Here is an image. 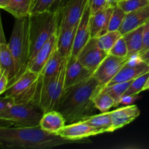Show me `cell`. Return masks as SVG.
<instances>
[{"label":"cell","instance_id":"1","mask_svg":"<svg viewBox=\"0 0 149 149\" xmlns=\"http://www.w3.org/2000/svg\"><path fill=\"white\" fill-rule=\"evenodd\" d=\"M103 87L92 76L79 84L64 89L56 110L63 115L66 125L92 116L96 109L95 97Z\"/></svg>","mask_w":149,"mask_h":149},{"label":"cell","instance_id":"2","mask_svg":"<svg viewBox=\"0 0 149 149\" xmlns=\"http://www.w3.org/2000/svg\"><path fill=\"white\" fill-rule=\"evenodd\" d=\"M74 142L57 134L45 132L39 126L12 127L0 125V148L48 149Z\"/></svg>","mask_w":149,"mask_h":149},{"label":"cell","instance_id":"3","mask_svg":"<svg viewBox=\"0 0 149 149\" xmlns=\"http://www.w3.org/2000/svg\"><path fill=\"white\" fill-rule=\"evenodd\" d=\"M15 19L8 45L15 62L16 74L8 85L26 71L30 55V16L15 17Z\"/></svg>","mask_w":149,"mask_h":149},{"label":"cell","instance_id":"4","mask_svg":"<svg viewBox=\"0 0 149 149\" xmlns=\"http://www.w3.org/2000/svg\"><path fill=\"white\" fill-rule=\"evenodd\" d=\"M30 16V55L29 61L39 48L58 30L61 9L49 10Z\"/></svg>","mask_w":149,"mask_h":149},{"label":"cell","instance_id":"5","mask_svg":"<svg viewBox=\"0 0 149 149\" xmlns=\"http://www.w3.org/2000/svg\"><path fill=\"white\" fill-rule=\"evenodd\" d=\"M69 57L64 58L61 69L57 75L52 77H45L40 74L38 104L43 113L56 110L64 90L65 70Z\"/></svg>","mask_w":149,"mask_h":149},{"label":"cell","instance_id":"6","mask_svg":"<svg viewBox=\"0 0 149 149\" xmlns=\"http://www.w3.org/2000/svg\"><path fill=\"white\" fill-rule=\"evenodd\" d=\"M43 112L39 106L32 103H15L0 113V122L19 127H35L39 126Z\"/></svg>","mask_w":149,"mask_h":149},{"label":"cell","instance_id":"7","mask_svg":"<svg viewBox=\"0 0 149 149\" xmlns=\"http://www.w3.org/2000/svg\"><path fill=\"white\" fill-rule=\"evenodd\" d=\"M130 57L119 58L108 54L93 74V77L103 86H106L129 60Z\"/></svg>","mask_w":149,"mask_h":149},{"label":"cell","instance_id":"8","mask_svg":"<svg viewBox=\"0 0 149 149\" xmlns=\"http://www.w3.org/2000/svg\"><path fill=\"white\" fill-rule=\"evenodd\" d=\"M148 72H149L148 65L143 61L138 54H136L130 57L127 62L122 66L107 85L132 81Z\"/></svg>","mask_w":149,"mask_h":149},{"label":"cell","instance_id":"9","mask_svg":"<svg viewBox=\"0 0 149 149\" xmlns=\"http://www.w3.org/2000/svg\"><path fill=\"white\" fill-rule=\"evenodd\" d=\"M108 54L98 46L97 38H91L79 52L77 59L93 74Z\"/></svg>","mask_w":149,"mask_h":149},{"label":"cell","instance_id":"10","mask_svg":"<svg viewBox=\"0 0 149 149\" xmlns=\"http://www.w3.org/2000/svg\"><path fill=\"white\" fill-rule=\"evenodd\" d=\"M88 0H66L60 7L61 20L59 28H68L79 23Z\"/></svg>","mask_w":149,"mask_h":149},{"label":"cell","instance_id":"11","mask_svg":"<svg viewBox=\"0 0 149 149\" xmlns=\"http://www.w3.org/2000/svg\"><path fill=\"white\" fill-rule=\"evenodd\" d=\"M93 76L91 71L84 66L77 58H68L65 74L64 89L78 84Z\"/></svg>","mask_w":149,"mask_h":149},{"label":"cell","instance_id":"12","mask_svg":"<svg viewBox=\"0 0 149 149\" xmlns=\"http://www.w3.org/2000/svg\"><path fill=\"white\" fill-rule=\"evenodd\" d=\"M58 39V30L39 48L33 58L30 60L28 68L33 72L40 74L54 49L57 47Z\"/></svg>","mask_w":149,"mask_h":149},{"label":"cell","instance_id":"13","mask_svg":"<svg viewBox=\"0 0 149 149\" xmlns=\"http://www.w3.org/2000/svg\"><path fill=\"white\" fill-rule=\"evenodd\" d=\"M115 4L109 2L106 7L90 15V30L91 38H97L109 32L111 16Z\"/></svg>","mask_w":149,"mask_h":149},{"label":"cell","instance_id":"14","mask_svg":"<svg viewBox=\"0 0 149 149\" xmlns=\"http://www.w3.org/2000/svg\"><path fill=\"white\" fill-rule=\"evenodd\" d=\"M39 76L40 74L33 72L28 68L20 77L8 85L4 93V96L12 97L15 100L29 91L31 86L39 79Z\"/></svg>","mask_w":149,"mask_h":149},{"label":"cell","instance_id":"15","mask_svg":"<svg viewBox=\"0 0 149 149\" xmlns=\"http://www.w3.org/2000/svg\"><path fill=\"white\" fill-rule=\"evenodd\" d=\"M90 10L87 4V7L82 15L81 20L77 26V32H76L75 39H74V45H73L72 51L71 56L77 58L78 55L82 48L85 46L86 44L91 39L90 30Z\"/></svg>","mask_w":149,"mask_h":149},{"label":"cell","instance_id":"16","mask_svg":"<svg viewBox=\"0 0 149 149\" xmlns=\"http://www.w3.org/2000/svg\"><path fill=\"white\" fill-rule=\"evenodd\" d=\"M58 135L64 139L77 142L97 134L94 128L92 127L85 121L82 120L65 125Z\"/></svg>","mask_w":149,"mask_h":149},{"label":"cell","instance_id":"17","mask_svg":"<svg viewBox=\"0 0 149 149\" xmlns=\"http://www.w3.org/2000/svg\"><path fill=\"white\" fill-rule=\"evenodd\" d=\"M113 130L124 127L133 122L141 114V111L136 105H128L110 111Z\"/></svg>","mask_w":149,"mask_h":149},{"label":"cell","instance_id":"18","mask_svg":"<svg viewBox=\"0 0 149 149\" xmlns=\"http://www.w3.org/2000/svg\"><path fill=\"white\" fill-rule=\"evenodd\" d=\"M149 21V4L127 13L119 31L122 35L144 26Z\"/></svg>","mask_w":149,"mask_h":149},{"label":"cell","instance_id":"19","mask_svg":"<svg viewBox=\"0 0 149 149\" xmlns=\"http://www.w3.org/2000/svg\"><path fill=\"white\" fill-rule=\"evenodd\" d=\"M78 24L68 28H58L57 49L63 58L71 55Z\"/></svg>","mask_w":149,"mask_h":149},{"label":"cell","instance_id":"20","mask_svg":"<svg viewBox=\"0 0 149 149\" xmlns=\"http://www.w3.org/2000/svg\"><path fill=\"white\" fill-rule=\"evenodd\" d=\"M65 125V119L57 110H52L44 113L39 122V127L44 131L57 135Z\"/></svg>","mask_w":149,"mask_h":149},{"label":"cell","instance_id":"21","mask_svg":"<svg viewBox=\"0 0 149 149\" xmlns=\"http://www.w3.org/2000/svg\"><path fill=\"white\" fill-rule=\"evenodd\" d=\"M0 66L4 74L8 77L10 83L16 74V65L15 59L7 42L0 44Z\"/></svg>","mask_w":149,"mask_h":149},{"label":"cell","instance_id":"22","mask_svg":"<svg viewBox=\"0 0 149 149\" xmlns=\"http://www.w3.org/2000/svg\"><path fill=\"white\" fill-rule=\"evenodd\" d=\"M87 124L94 128L97 134L113 132L110 112H103L100 114L92 115L84 119Z\"/></svg>","mask_w":149,"mask_h":149},{"label":"cell","instance_id":"23","mask_svg":"<svg viewBox=\"0 0 149 149\" xmlns=\"http://www.w3.org/2000/svg\"><path fill=\"white\" fill-rule=\"evenodd\" d=\"M144 26L122 35L127 46L128 57L136 55L143 49Z\"/></svg>","mask_w":149,"mask_h":149},{"label":"cell","instance_id":"24","mask_svg":"<svg viewBox=\"0 0 149 149\" xmlns=\"http://www.w3.org/2000/svg\"><path fill=\"white\" fill-rule=\"evenodd\" d=\"M63 60L64 58L56 47L44 66L40 74L45 77H52L57 75L61 69Z\"/></svg>","mask_w":149,"mask_h":149},{"label":"cell","instance_id":"25","mask_svg":"<svg viewBox=\"0 0 149 149\" xmlns=\"http://www.w3.org/2000/svg\"><path fill=\"white\" fill-rule=\"evenodd\" d=\"M33 0H10L4 10L15 17L28 16L30 14Z\"/></svg>","mask_w":149,"mask_h":149},{"label":"cell","instance_id":"26","mask_svg":"<svg viewBox=\"0 0 149 149\" xmlns=\"http://www.w3.org/2000/svg\"><path fill=\"white\" fill-rule=\"evenodd\" d=\"M94 104L101 113L108 112L112 107H115V101L113 97L106 93L103 88L97 93L94 98Z\"/></svg>","mask_w":149,"mask_h":149},{"label":"cell","instance_id":"27","mask_svg":"<svg viewBox=\"0 0 149 149\" xmlns=\"http://www.w3.org/2000/svg\"><path fill=\"white\" fill-rule=\"evenodd\" d=\"M133 80L126 82H120L116 84H112V85H106L103 87V90L109 93L111 96L113 98L115 101V107L119 105V102L121 97L125 95V92L130 86L131 83Z\"/></svg>","mask_w":149,"mask_h":149},{"label":"cell","instance_id":"28","mask_svg":"<svg viewBox=\"0 0 149 149\" xmlns=\"http://www.w3.org/2000/svg\"><path fill=\"white\" fill-rule=\"evenodd\" d=\"M122 36V33L119 31H109L97 38V45L102 49L109 53L118 39Z\"/></svg>","mask_w":149,"mask_h":149},{"label":"cell","instance_id":"29","mask_svg":"<svg viewBox=\"0 0 149 149\" xmlns=\"http://www.w3.org/2000/svg\"><path fill=\"white\" fill-rule=\"evenodd\" d=\"M126 13L117 5L115 4L113 7V13L111 16L110 23L109 26V31H119L124 21Z\"/></svg>","mask_w":149,"mask_h":149},{"label":"cell","instance_id":"30","mask_svg":"<svg viewBox=\"0 0 149 149\" xmlns=\"http://www.w3.org/2000/svg\"><path fill=\"white\" fill-rule=\"evenodd\" d=\"M149 72L146 73L140 76L138 78L135 79L131 83L130 86L128 87L124 95H138L140 93L143 91L144 85L148 78Z\"/></svg>","mask_w":149,"mask_h":149},{"label":"cell","instance_id":"31","mask_svg":"<svg viewBox=\"0 0 149 149\" xmlns=\"http://www.w3.org/2000/svg\"><path fill=\"white\" fill-rule=\"evenodd\" d=\"M116 4L127 14L148 5L149 1L148 0H122Z\"/></svg>","mask_w":149,"mask_h":149},{"label":"cell","instance_id":"32","mask_svg":"<svg viewBox=\"0 0 149 149\" xmlns=\"http://www.w3.org/2000/svg\"><path fill=\"white\" fill-rule=\"evenodd\" d=\"M55 0H33L29 15L51 10Z\"/></svg>","mask_w":149,"mask_h":149},{"label":"cell","instance_id":"33","mask_svg":"<svg viewBox=\"0 0 149 149\" xmlns=\"http://www.w3.org/2000/svg\"><path fill=\"white\" fill-rule=\"evenodd\" d=\"M109 54L116 57H119V58L128 57L127 46L126 42H125L123 36L118 39L117 42L115 43L113 47L111 48V49L109 51Z\"/></svg>","mask_w":149,"mask_h":149},{"label":"cell","instance_id":"34","mask_svg":"<svg viewBox=\"0 0 149 149\" xmlns=\"http://www.w3.org/2000/svg\"><path fill=\"white\" fill-rule=\"evenodd\" d=\"M109 3V0H88L87 4L90 7V13L93 15L106 7Z\"/></svg>","mask_w":149,"mask_h":149},{"label":"cell","instance_id":"35","mask_svg":"<svg viewBox=\"0 0 149 149\" xmlns=\"http://www.w3.org/2000/svg\"><path fill=\"white\" fill-rule=\"evenodd\" d=\"M15 104V99L12 97L4 96L0 97V113Z\"/></svg>","mask_w":149,"mask_h":149},{"label":"cell","instance_id":"36","mask_svg":"<svg viewBox=\"0 0 149 149\" xmlns=\"http://www.w3.org/2000/svg\"><path fill=\"white\" fill-rule=\"evenodd\" d=\"M149 49V21L144 26L143 29V49L138 54L142 53Z\"/></svg>","mask_w":149,"mask_h":149},{"label":"cell","instance_id":"37","mask_svg":"<svg viewBox=\"0 0 149 149\" xmlns=\"http://www.w3.org/2000/svg\"><path fill=\"white\" fill-rule=\"evenodd\" d=\"M138 98V95H123L119 100V105H132Z\"/></svg>","mask_w":149,"mask_h":149},{"label":"cell","instance_id":"38","mask_svg":"<svg viewBox=\"0 0 149 149\" xmlns=\"http://www.w3.org/2000/svg\"><path fill=\"white\" fill-rule=\"evenodd\" d=\"M9 84V79L5 74L3 73L2 76L0 78V95H2L7 90Z\"/></svg>","mask_w":149,"mask_h":149},{"label":"cell","instance_id":"39","mask_svg":"<svg viewBox=\"0 0 149 149\" xmlns=\"http://www.w3.org/2000/svg\"><path fill=\"white\" fill-rule=\"evenodd\" d=\"M4 42H6L4 30H3L2 21H1V9H0V44L4 43Z\"/></svg>","mask_w":149,"mask_h":149},{"label":"cell","instance_id":"40","mask_svg":"<svg viewBox=\"0 0 149 149\" xmlns=\"http://www.w3.org/2000/svg\"><path fill=\"white\" fill-rule=\"evenodd\" d=\"M138 56L140 57V58H141L143 61H144L146 63L148 64L149 66V49L142 52V53L138 54Z\"/></svg>","mask_w":149,"mask_h":149},{"label":"cell","instance_id":"41","mask_svg":"<svg viewBox=\"0 0 149 149\" xmlns=\"http://www.w3.org/2000/svg\"><path fill=\"white\" fill-rule=\"evenodd\" d=\"M65 1H66V0H55V2H54L53 6H52V10H57V9L60 8Z\"/></svg>","mask_w":149,"mask_h":149},{"label":"cell","instance_id":"42","mask_svg":"<svg viewBox=\"0 0 149 149\" xmlns=\"http://www.w3.org/2000/svg\"><path fill=\"white\" fill-rule=\"evenodd\" d=\"M10 0H0V9L4 10L10 3Z\"/></svg>","mask_w":149,"mask_h":149},{"label":"cell","instance_id":"43","mask_svg":"<svg viewBox=\"0 0 149 149\" xmlns=\"http://www.w3.org/2000/svg\"><path fill=\"white\" fill-rule=\"evenodd\" d=\"M149 90V76H148V78L147 79L145 85H144L143 89V91H146V90Z\"/></svg>","mask_w":149,"mask_h":149},{"label":"cell","instance_id":"44","mask_svg":"<svg viewBox=\"0 0 149 149\" xmlns=\"http://www.w3.org/2000/svg\"><path fill=\"white\" fill-rule=\"evenodd\" d=\"M120 1H122V0H109V2L111 3V4H116V3Z\"/></svg>","mask_w":149,"mask_h":149},{"label":"cell","instance_id":"45","mask_svg":"<svg viewBox=\"0 0 149 149\" xmlns=\"http://www.w3.org/2000/svg\"><path fill=\"white\" fill-rule=\"evenodd\" d=\"M3 71H2V69H1V66H0V78H1V76H2V74H3Z\"/></svg>","mask_w":149,"mask_h":149},{"label":"cell","instance_id":"46","mask_svg":"<svg viewBox=\"0 0 149 149\" xmlns=\"http://www.w3.org/2000/svg\"><path fill=\"white\" fill-rule=\"evenodd\" d=\"M148 1H149V0H148Z\"/></svg>","mask_w":149,"mask_h":149}]
</instances>
